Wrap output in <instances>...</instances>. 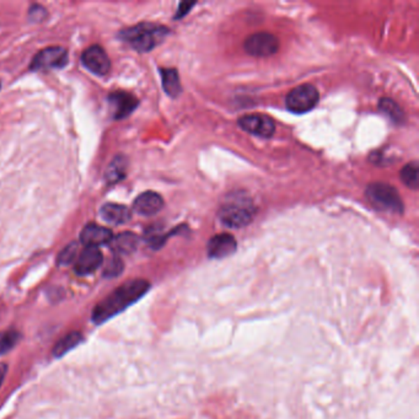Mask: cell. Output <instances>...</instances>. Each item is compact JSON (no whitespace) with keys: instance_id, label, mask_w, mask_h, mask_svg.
I'll return each instance as SVG.
<instances>
[{"instance_id":"obj_15","label":"cell","mask_w":419,"mask_h":419,"mask_svg":"<svg viewBox=\"0 0 419 419\" xmlns=\"http://www.w3.org/2000/svg\"><path fill=\"white\" fill-rule=\"evenodd\" d=\"M101 218L106 223L112 225H122L128 223L132 218L130 211L123 204H116V203H106L100 211Z\"/></svg>"},{"instance_id":"obj_6","label":"cell","mask_w":419,"mask_h":419,"mask_svg":"<svg viewBox=\"0 0 419 419\" xmlns=\"http://www.w3.org/2000/svg\"><path fill=\"white\" fill-rule=\"evenodd\" d=\"M68 64V52L63 47H48L37 53L30 64L32 72L62 69Z\"/></svg>"},{"instance_id":"obj_19","label":"cell","mask_w":419,"mask_h":419,"mask_svg":"<svg viewBox=\"0 0 419 419\" xmlns=\"http://www.w3.org/2000/svg\"><path fill=\"white\" fill-rule=\"evenodd\" d=\"M83 342V335L78 331L70 332L62 337L53 347V356L61 358Z\"/></svg>"},{"instance_id":"obj_18","label":"cell","mask_w":419,"mask_h":419,"mask_svg":"<svg viewBox=\"0 0 419 419\" xmlns=\"http://www.w3.org/2000/svg\"><path fill=\"white\" fill-rule=\"evenodd\" d=\"M160 75L164 91L172 98L180 96L182 93V86L176 69H174V68H161Z\"/></svg>"},{"instance_id":"obj_27","label":"cell","mask_w":419,"mask_h":419,"mask_svg":"<svg viewBox=\"0 0 419 419\" xmlns=\"http://www.w3.org/2000/svg\"><path fill=\"white\" fill-rule=\"evenodd\" d=\"M6 373H8V367H6V364L0 363V386H1V383H4Z\"/></svg>"},{"instance_id":"obj_22","label":"cell","mask_w":419,"mask_h":419,"mask_svg":"<svg viewBox=\"0 0 419 419\" xmlns=\"http://www.w3.org/2000/svg\"><path fill=\"white\" fill-rule=\"evenodd\" d=\"M20 340V332L16 331L14 328H8L6 331L0 332V356L10 352Z\"/></svg>"},{"instance_id":"obj_28","label":"cell","mask_w":419,"mask_h":419,"mask_svg":"<svg viewBox=\"0 0 419 419\" xmlns=\"http://www.w3.org/2000/svg\"><path fill=\"white\" fill-rule=\"evenodd\" d=\"M0 88H1V82H0Z\"/></svg>"},{"instance_id":"obj_12","label":"cell","mask_w":419,"mask_h":419,"mask_svg":"<svg viewBox=\"0 0 419 419\" xmlns=\"http://www.w3.org/2000/svg\"><path fill=\"white\" fill-rule=\"evenodd\" d=\"M114 238V234L109 228L100 227L98 224L90 223L84 227L80 233V243L85 245V247H100L104 245H109Z\"/></svg>"},{"instance_id":"obj_11","label":"cell","mask_w":419,"mask_h":419,"mask_svg":"<svg viewBox=\"0 0 419 419\" xmlns=\"http://www.w3.org/2000/svg\"><path fill=\"white\" fill-rule=\"evenodd\" d=\"M238 249V243L230 234H218L208 243L207 252L211 259H227L235 254Z\"/></svg>"},{"instance_id":"obj_23","label":"cell","mask_w":419,"mask_h":419,"mask_svg":"<svg viewBox=\"0 0 419 419\" xmlns=\"http://www.w3.org/2000/svg\"><path fill=\"white\" fill-rule=\"evenodd\" d=\"M78 252L79 243H69L58 254L57 264L59 266H69V264L77 261V259H78Z\"/></svg>"},{"instance_id":"obj_7","label":"cell","mask_w":419,"mask_h":419,"mask_svg":"<svg viewBox=\"0 0 419 419\" xmlns=\"http://www.w3.org/2000/svg\"><path fill=\"white\" fill-rule=\"evenodd\" d=\"M246 53L254 57H269L278 52L280 41L269 32H257L246 38L243 43Z\"/></svg>"},{"instance_id":"obj_1","label":"cell","mask_w":419,"mask_h":419,"mask_svg":"<svg viewBox=\"0 0 419 419\" xmlns=\"http://www.w3.org/2000/svg\"><path fill=\"white\" fill-rule=\"evenodd\" d=\"M151 287V283L145 280H128L119 285L95 306L91 315L93 323L101 325L127 310L130 306L135 305L149 291Z\"/></svg>"},{"instance_id":"obj_14","label":"cell","mask_w":419,"mask_h":419,"mask_svg":"<svg viewBox=\"0 0 419 419\" xmlns=\"http://www.w3.org/2000/svg\"><path fill=\"white\" fill-rule=\"evenodd\" d=\"M164 208L162 197L154 191H146L135 198L133 209L143 217L155 215Z\"/></svg>"},{"instance_id":"obj_5","label":"cell","mask_w":419,"mask_h":419,"mask_svg":"<svg viewBox=\"0 0 419 419\" xmlns=\"http://www.w3.org/2000/svg\"><path fill=\"white\" fill-rule=\"evenodd\" d=\"M320 93L317 89L310 84H304L293 89L285 98L287 109L295 114H303L314 109L319 104Z\"/></svg>"},{"instance_id":"obj_21","label":"cell","mask_w":419,"mask_h":419,"mask_svg":"<svg viewBox=\"0 0 419 419\" xmlns=\"http://www.w3.org/2000/svg\"><path fill=\"white\" fill-rule=\"evenodd\" d=\"M418 172V164H417V161H413V162H409L407 165H404V169L401 170L399 176L406 186L411 190H417L419 185Z\"/></svg>"},{"instance_id":"obj_13","label":"cell","mask_w":419,"mask_h":419,"mask_svg":"<svg viewBox=\"0 0 419 419\" xmlns=\"http://www.w3.org/2000/svg\"><path fill=\"white\" fill-rule=\"evenodd\" d=\"M104 262L102 252L98 247H85L75 261L74 271L78 275H89L100 268Z\"/></svg>"},{"instance_id":"obj_25","label":"cell","mask_w":419,"mask_h":419,"mask_svg":"<svg viewBox=\"0 0 419 419\" xmlns=\"http://www.w3.org/2000/svg\"><path fill=\"white\" fill-rule=\"evenodd\" d=\"M29 16H30V19L31 21H35V22H40V21L43 20L45 17L47 16V11L43 6H32L30 8V11H29Z\"/></svg>"},{"instance_id":"obj_4","label":"cell","mask_w":419,"mask_h":419,"mask_svg":"<svg viewBox=\"0 0 419 419\" xmlns=\"http://www.w3.org/2000/svg\"><path fill=\"white\" fill-rule=\"evenodd\" d=\"M367 199L374 208L383 212H393L401 214L404 212V203L399 192L388 183L374 182L367 186L365 192Z\"/></svg>"},{"instance_id":"obj_9","label":"cell","mask_w":419,"mask_h":419,"mask_svg":"<svg viewBox=\"0 0 419 419\" xmlns=\"http://www.w3.org/2000/svg\"><path fill=\"white\" fill-rule=\"evenodd\" d=\"M82 63L89 72L104 77L111 69V61L104 48L98 45L90 46L82 54Z\"/></svg>"},{"instance_id":"obj_2","label":"cell","mask_w":419,"mask_h":419,"mask_svg":"<svg viewBox=\"0 0 419 419\" xmlns=\"http://www.w3.org/2000/svg\"><path fill=\"white\" fill-rule=\"evenodd\" d=\"M256 212L251 197L243 191L233 192L220 206L219 219L228 228H243L254 220Z\"/></svg>"},{"instance_id":"obj_26","label":"cell","mask_w":419,"mask_h":419,"mask_svg":"<svg viewBox=\"0 0 419 419\" xmlns=\"http://www.w3.org/2000/svg\"><path fill=\"white\" fill-rule=\"evenodd\" d=\"M196 6V3H181L180 6H178V10H177L176 16H175V19H180V17H183V16L186 15L188 11L191 10L193 6Z\"/></svg>"},{"instance_id":"obj_8","label":"cell","mask_w":419,"mask_h":419,"mask_svg":"<svg viewBox=\"0 0 419 419\" xmlns=\"http://www.w3.org/2000/svg\"><path fill=\"white\" fill-rule=\"evenodd\" d=\"M238 123L241 127V130L261 138H271L275 135V121L266 114H245L238 119Z\"/></svg>"},{"instance_id":"obj_16","label":"cell","mask_w":419,"mask_h":419,"mask_svg":"<svg viewBox=\"0 0 419 419\" xmlns=\"http://www.w3.org/2000/svg\"><path fill=\"white\" fill-rule=\"evenodd\" d=\"M111 246L117 256L133 254L139 246V238L135 233L123 231V233L119 234L116 238H112Z\"/></svg>"},{"instance_id":"obj_3","label":"cell","mask_w":419,"mask_h":419,"mask_svg":"<svg viewBox=\"0 0 419 419\" xmlns=\"http://www.w3.org/2000/svg\"><path fill=\"white\" fill-rule=\"evenodd\" d=\"M169 35V29L151 22H142L119 32L121 41L128 43L137 52H151Z\"/></svg>"},{"instance_id":"obj_17","label":"cell","mask_w":419,"mask_h":419,"mask_svg":"<svg viewBox=\"0 0 419 419\" xmlns=\"http://www.w3.org/2000/svg\"><path fill=\"white\" fill-rule=\"evenodd\" d=\"M128 169V160L125 155L114 156V160L109 162V165L105 172V180L109 185L119 183V181L125 180Z\"/></svg>"},{"instance_id":"obj_20","label":"cell","mask_w":419,"mask_h":419,"mask_svg":"<svg viewBox=\"0 0 419 419\" xmlns=\"http://www.w3.org/2000/svg\"><path fill=\"white\" fill-rule=\"evenodd\" d=\"M379 109L393 119L396 123H402L404 121V114L399 105L391 98H383L379 101Z\"/></svg>"},{"instance_id":"obj_24","label":"cell","mask_w":419,"mask_h":419,"mask_svg":"<svg viewBox=\"0 0 419 419\" xmlns=\"http://www.w3.org/2000/svg\"><path fill=\"white\" fill-rule=\"evenodd\" d=\"M123 268H125L123 261L116 254L114 259H111L107 266L105 267L104 277L105 278H116L123 272Z\"/></svg>"},{"instance_id":"obj_10","label":"cell","mask_w":419,"mask_h":419,"mask_svg":"<svg viewBox=\"0 0 419 419\" xmlns=\"http://www.w3.org/2000/svg\"><path fill=\"white\" fill-rule=\"evenodd\" d=\"M109 104L112 109L114 119H123L133 114V111L138 107L139 101L135 95L119 90V91L109 93Z\"/></svg>"}]
</instances>
